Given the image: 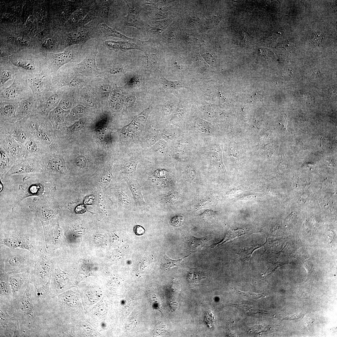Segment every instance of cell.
Masks as SVG:
<instances>
[{"mask_svg": "<svg viewBox=\"0 0 337 337\" xmlns=\"http://www.w3.org/2000/svg\"><path fill=\"white\" fill-rule=\"evenodd\" d=\"M1 305L17 319V337H50L47 301L39 296L32 283L13 297L7 306Z\"/></svg>", "mask_w": 337, "mask_h": 337, "instance_id": "obj_1", "label": "cell"}, {"mask_svg": "<svg viewBox=\"0 0 337 337\" xmlns=\"http://www.w3.org/2000/svg\"><path fill=\"white\" fill-rule=\"evenodd\" d=\"M46 249H42L35 256L34 267L31 271V283L39 296L46 300L49 295L53 265Z\"/></svg>", "mask_w": 337, "mask_h": 337, "instance_id": "obj_2", "label": "cell"}, {"mask_svg": "<svg viewBox=\"0 0 337 337\" xmlns=\"http://www.w3.org/2000/svg\"><path fill=\"white\" fill-rule=\"evenodd\" d=\"M8 248L6 253L1 252L0 272L8 274L30 273L34 266L35 256L25 249Z\"/></svg>", "mask_w": 337, "mask_h": 337, "instance_id": "obj_3", "label": "cell"}, {"mask_svg": "<svg viewBox=\"0 0 337 337\" xmlns=\"http://www.w3.org/2000/svg\"><path fill=\"white\" fill-rule=\"evenodd\" d=\"M26 122L31 135L38 140L48 152L57 151L54 130L48 117L32 116L27 119Z\"/></svg>", "mask_w": 337, "mask_h": 337, "instance_id": "obj_4", "label": "cell"}, {"mask_svg": "<svg viewBox=\"0 0 337 337\" xmlns=\"http://www.w3.org/2000/svg\"><path fill=\"white\" fill-rule=\"evenodd\" d=\"M52 77L47 69L37 74L26 75L27 84L32 92L38 106L44 103L53 93L51 89Z\"/></svg>", "mask_w": 337, "mask_h": 337, "instance_id": "obj_5", "label": "cell"}, {"mask_svg": "<svg viewBox=\"0 0 337 337\" xmlns=\"http://www.w3.org/2000/svg\"><path fill=\"white\" fill-rule=\"evenodd\" d=\"M0 101L12 100L20 102L33 96L28 85L26 75L19 71L12 83L8 87L0 88Z\"/></svg>", "mask_w": 337, "mask_h": 337, "instance_id": "obj_6", "label": "cell"}, {"mask_svg": "<svg viewBox=\"0 0 337 337\" xmlns=\"http://www.w3.org/2000/svg\"><path fill=\"white\" fill-rule=\"evenodd\" d=\"M0 244L10 248L27 250L35 256L41 251L37 248L36 243L30 235L26 234L15 233L1 235Z\"/></svg>", "mask_w": 337, "mask_h": 337, "instance_id": "obj_7", "label": "cell"}, {"mask_svg": "<svg viewBox=\"0 0 337 337\" xmlns=\"http://www.w3.org/2000/svg\"><path fill=\"white\" fill-rule=\"evenodd\" d=\"M26 120L23 119L15 122L0 121V131L10 135L23 145L32 136Z\"/></svg>", "mask_w": 337, "mask_h": 337, "instance_id": "obj_8", "label": "cell"}, {"mask_svg": "<svg viewBox=\"0 0 337 337\" xmlns=\"http://www.w3.org/2000/svg\"><path fill=\"white\" fill-rule=\"evenodd\" d=\"M56 152H47L38 158L43 172L66 174L67 170L64 158Z\"/></svg>", "mask_w": 337, "mask_h": 337, "instance_id": "obj_9", "label": "cell"}, {"mask_svg": "<svg viewBox=\"0 0 337 337\" xmlns=\"http://www.w3.org/2000/svg\"><path fill=\"white\" fill-rule=\"evenodd\" d=\"M43 172L42 166L38 158L22 156L16 161L7 173V175L29 173Z\"/></svg>", "mask_w": 337, "mask_h": 337, "instance_id": "obj_10", "label": "cell"}, {"mask_svg": "<svg viewBox=\"0 0 337 337\" xmlns=\"http://www.w3.org/2000/svg\"><path fill=\"white\" fill-rule=\"evenodd\" d=\"M10 60L15 66L22 69L20 71L27 75L37 74L46 69L39 65V60L35 57L25 55L14 56L10 58Z\"/></svg>", "mask_w": 337, "mask_h": 337, "instance_id": "obj_11", "label": "cell"}, {"mask_svg": "<svg viewBox=\"0 0 337 337\" xmlns=\"http://www.w3.org/2000/svg\"><path fill=\"white\" fill-rule=\"evenodd\" d=\"M18 327L17 319L0 305V337H17Z\"/></svg>", "mask_w": 337, "mask_h": 337, "instance_id": "obj_12", "label": "cell"}, {"mask_svg": "<svg viewBox=\"0 0 337 337\" xmlns=\"http://www.w3.org/2000/svg\"><path fill=\"white\" fill-rule=\"evenodd\" d=\"M0 145L4 148L14 162L22 156V145L10 135L1 131Z\"/></svg>", "mask_w": 337, "mask_h": 337, "instance_id": "obj_13", "label": "cell"}, {"mask_svg": "<svg viewBox=\"0 0 337 337\" xmlns=\"http://www.w3.org/2000/svg\"><path fill=\"white\" fill-rule=\"evenodd\" d=\"M73 58V53L70 50L54 54L48 58V66L47 69L53 76L60 67L71 62Z\"/></svg>", "mask_w": 337, "mask_h": 337, "instance_id": "obj_14", "label": "cell"}, {"mask_svg": "<svg viewBox=\"0 0 337 337\" xmlns=\"http://www.w3.org/2000/svg\"><path fill=\"white\" fill-rule=\"evenodd\" d=\"M22 156L38 158L48 151L36 138L31 136L23 145Z\"/></svg>", "mask_w": 337, "mask_h": 337, "instance_id": "obj_15", "label": "cell"}, {"mask_svg": "<svg viewBox=\"0 0 337 337\" xmlns=\"http://www.w3.org/2000/svg\"><path fill=\"white\" fill-rule=\"evenodd\" d=\"M38 108L37 103L32 96L19 102L16 113V121L36 116Z\"/></svg>", "mask_w": 337, "mask_h": 337, "instance_id": "obj_16", "label": "cell"}, {"mask_svg": "<svg viewBox=\"0 0 337 337\" xmlns=\"http://www.w3.org/2000/svg\"><path fill=\"white\" fill-rule=\"evenodd\" d=\"M30 272L9 274V282L13 298L25 289L31 283Z\"/></svg>", "mask_w": 337, "mask_h": 337, "instance_id": "obj_17", "label": "cell"}, {"mask_svg": "<svg viewBox=\"0 0 337 337\" xmlns=\"http://www.w3.org/2000/svg\"><path fill=\"white\" fill-rule=\"evenodd\" d=\"M19 102L12 100L0 101V121L16 122Z\"/></svg>", "mask_w": 337, "mask_h": 337, "instance_id": "obj_18", "label": "cell"}, {"mask_svg": "<svg viewBox=\"0 0 337 337\" xmlns=\"http://www.w3.org/2000/svg\"><path fill=\"white\" fill-rule=\"evenodd\" d=\"M9 276L6 273L0 272V305L5 306L8 305L13 299Z\"/></svg>", "mask_w": 337, "mask_h": 337, "instance_id": "obj_19", "label": "cell"}, {"mask_svg": "<svg viewBox=\"0 0 337 337\" xmlns=\"http://www.w3.org/2000/svg\"><path fill=\"white\" fill-rule=\"evenodd\" d=\"M60 99L58 93L53 92L44 103L38 106L36 116L48 117L49 113L58 106Z\"/></svg>", "mask_w": 337, "mask_h": 337, "instance_id": "obj_20", "label": "cell"}, {"mask_svg": "<svg viewBox=\"0 0 337 337\" xmlns=\"http://www.w3.org/2000/svg\"><path fill=\"white\" fill-rule=\"evenodd\" d=\"M69 112L70 110H65L58 106L49 113L48 118L54 130L63 125Z\"/></svg>", "mask_w": 337, "mask_h": 337, "instance_id": "obj_21", "label": "cell"}, {"mask_svg": "<svg viewBox=\"0 0 337 337\" xmlns=\"http://www.w3.org/2000/svg\"><path fill=\"white\" fill-rule=\"evenodd\" d=\"M128 4V13L124 18V24L126 26L134 27L139 29H142L144 24L139 18L138 9L131 3Z\"/></svg>", "mask_w": 337, "mask_h": 337, "instance_id": "obj_22", "label": "cell"}, {"mask_svg": "<svg viewBox=\"0 0 337 337\" xmlns=\"http://www.w3.org/2000/svg\"><path fill=\"white\" fill-rule=\"evenodd\" d=\"M105 43L109 49L115 51H125L133 49L141 50V41L139 40H138L136 43L110 40L105 41Z\"/></svg>", "mask_w": 337, "mask_h": 337, "instance_id": "obj_23", "label": "cell"}, {"mask_svg": "<svg viewBox=\"0 0 337 337\" xmlns=\"http://www.w3.org/2000/svg\"><path fill=\"white\" fill-rule=\"evenodd\" d=\"M127 183L137 205L140 207L146 206V203L144 200L141 189L139 182L135 180H128Z\"/></svg>", "mask_w": 337, "mask_h": 337, "instance_id": "obj_24", "label": "cell"}, {"mask_svg": "<svg viewBox=\"0 0 337 337\" xmlns=\"http://www.w3.org/2000/svg\"><path fill=\"white\" fill-rule=\"evenodd\" d=\"M0 151V174L2 176L7 173L14 162L11 159L6 150L1 145Z\"/></svg>", "mask_w": 337, "mask_h": 337, "instance_id": "obj_25", "label": "cell"}, {"mask_svg": "<svg viewBox=\"0 0 337 337\" xmlns=\"http://www.w3.org/2000/svg\"><path fill=\"white\" fill-rule=\"evenodd\" d=\"M160 76V81L164 88L177 96H179L178 90L180 88H188L180 81H172L167 80L162 75Z\"/></svg>", "mask_w": 337, "mask_h": 337, "instance_id": "obj_26", "label": "cell"}, {"mask_svg": "<svg viewBox=\"0 0 337 337\" xmlns=\"http://www.w3.org/2000/svg\"><path fill=\"white\" fill-rule=\"evenodd\" d=\"M12 68H1L0 74V88L4 87L5 85L9 81L14 80L16 75L19 72Z\"/></svg>", "mask_w": 337, "mask_h": 337, "instance_id": "obj_27", "label": "cell"}, {"mask_svg": "<svg viewBox=\"0 0 337 337\" xmlns=\"http://www.w3.org/2000/svg\"><path fill=\"white\" fill-rule=\"evenodd\" d=\"M100 27L103 33L106 36L115 37L134 42H136L138 40L126 37L116 31L115 29L109 27L105 23L100 24Z\"/></svg>", "mask_w": 337, "mask_h": 337, "instance_id": "obj_28", "label": "cell"}, {"mask_svg": "<svg viewBox=\"0 0 337 337\" xmlns=\"http://www.w3.org/2000/svg\"><path fill=\"white\" fill-rule=\"evenodd\" d=\"M107 132V129L102 123L96 125L94 130L95 135L97 140L102 144H107L110 141V135Z\"/></svg>", "mask_w": 337, "mask_h": 337, "instance_id": "obj_29", "label": "cell"}, {"mask_svg": "<svg viewBox=\"0 0 337 337\" xmlns=\"http://www.w3.org/2000/svg\"><path fill=\"white\" fill-rule=\"evenodd\" d=\"M246 232V231L243 228L229 230L222 241L214 244L211 248L218 247L227 241L245 234Z\"/></svg>", "mask_w": 337, "mask_h": 337, "instance_id": "obj_30", "label": "cell"}, {"mask_svg": "<svg viewBox=\"0 0 337 337\" xmlns=\"http://www.w3.org/2000/svg\"><path fill=\"white\" fill-rule=\"evenodd\" d=\"M95 52L93 55L86 57L79 64L80 68L83 71H90L97 70L95 61Z\"/></svg>", "mask_w": 337, "mask_h": 337, "instance_id": "obj_31", "label": "cell"}, {"mask_svg": "<svg viewBox=\"0 0 337 337\" xmlns=\"http://www.w3.org/2000/svg\"><path fill=\"white\" fill-rule=\"evenodd\" d=\"M86 112V108L82 105H78L73 108L66 116L65 123L71 122L76 118L83 115Z\"/></svg>", "mask_w": 337, "mask_h": 337, "instance_id": "obj_32", "label": "cell"}, {"mask_svg": "<svg viewBox=\"0 0 337 337\" xmlns=\"http://www.w3.org/2000/svg\"><path fill=\"white\" fill-rule=\"evenodd\" d=\"M262 246V245L257 244L244 247L239 252L238 256L243 261L248 262L253 252Z\"/></svg>", "mask_w": 337, "mask_h": 337, "instance_id": "obj_33", "label": "cell"}, {"mask_svg": "<svg viewBox=\"0 0 337 337\" xmlns=\"http://www.w3.org/2000/svg\"><path fill=\"white\" fill-rule=\"evenodd\" d=\"M191 254H190L181 259L176 260L171 259L168 257L166 255H164L161 260V264L162 267L164 269L167 270L171 267L177 266L183 261L184 258L188 257Z\"/></svg>", "mask_w": 337, "mask_h": 337, "instance_id": "obj_34", "label": "cell"}, {"mask_svg": "<svg viewBox=\"0 0 337 337\" xmlns=\"http://www.w3.org/2000/svg\"><path fill=\"white\" fill-rule=\"evenodd\" d=\"M207 240V239L204 237L197 238L191 236L188 241L189 247L191 249L195 250L204 245Z\"/></svg>", "mask_w": 337, "mask_h": 337, "instance_id": "obj_35", "label": "cell"}, {"mask_svg": "<svg viewBox=\"0 0 337 337\" xmlns=\"http://www.w3.org/2000/svg\"><path fill=\"white\" fill-rule=\"evenodd\" d=\"M72 105L71 98L67 96L63 97L60 100L58 106L66 111L69 110Z\"/></svg>", "mask_w": 337, "mask_h": 337, "instance_id": "obj_36", "label": "cell"}, {"mask_svg": "<svg viewBox=\"0 0 337 337\" xmlns=\"http://www.w3.org/2000/svg\"><path fill=\"white\" fill-rule=\"evenodd\" d=\"M76 164L78 167L84 168L87 166L88 161L86 158L83 155L78 156L75 160Z\"/></svg>", "mask_w": 337, "mask_h": 337, "instance_id": "obj_37", "label": "cell"}, {"mask_svg": "<svg viewBox=\"0 0 337 337\" xmlns=\"http://www.w3.org/2000/svg\"><path fill=\"white\" fill-rule=\"evenodd\" d=\"M184 217L182 215H178L172 218L170 221L171 224L173 226L178 227L182 225Z\"/></svg>", "mask_w": 337, "mask_h": 337, "instance_id": "obj_38", "label": "cell"}, {"mask_svg": "<svg viewBox=\"0 0 337 337\" xmlns=\"http://www.w3.org/2000/svg\"><path fill=\"white\" fill-rule=\"evenodd\" d=\"M217 212L212 210H208L199 215L200 217L205 220H209L214 217L216 215Z\"/></svg>", "mask_w": 337, "mask_h": 337, "instance_id": "obj_39", "label": "cell"}, {"mask_svg": "<svg viewBox=\"0 0 337 337\" xmlns=\"http://www.w3.org/2000/svg\"><path fill=\"white\" fill-rule=\"evenodd\" d=\"M184 111L182 108H180L179 106L177 110L175 115L174 116V120L176 121H179L181 120L184 115Z\"/></svg>", "mask_w": 337, "mask_h": 337, "instance_id": "obj_40", "label": "cell"}, {"mask_svg": "<svg viewBox=\"0 0 337 337\" xmlns=\"http://www.w3.org/2000/svg\"><path fill=\"white\" fill-rule=\"evenodd\" d=\"M304 266L306 271L308 275H310L313 270V265L310 261H308L304 264Z\"/></svg>", "mask_w": 337, "mask_h": 337, "instance_id": "obj_41", "label": "cell"}, {"mask_svg": "<svg viewBox=\"0 0 337 337\" xmlns=\"http://www.w3.org/2000/svg\"><path fill=\"white\" fill-rule=\"evenodd\" d=\"M134 230L135 234L138 236L142 235L145 232L144 228L139 225H135L134 227Z\"/></svg>", "mask_w": 337, "mask_h": 337, "instance_id": "obj_42", "label": "cell"}, {"mask_svg": "<svg viewBox=\"0 0 337 337\" xmlns=\"http://www.w3.org/2000/svg\"><path fill=\"white\" fill-rule=\"evenodd\" d=\"M136 164L133 163H127L125 166V168L126 171L129 173L134 172L135 170Z\"/></svg>", "mask_w": 337, "mask_h": 337, "instance_id": "obj_43", "label": "cell"}, {"mask_svg": "<svg viewBox=\"0 0 337 337\" xmlns=\"http://www.w3.org/2000/svg\"><path fill=\"white\" fill-rule=\"evenodd\" d=\"M241 295H245L248 297L254 298L255 299L260 298L262 296L261 294H254L249 292H244L241 291H237Z\"/></svg>", "mask_w": 337, "mask_h": 337, "instance_id": "obj_44", "label": "cell"}, {"mask_svg": "<svg viewBox=\"0 0 337 337\" xmlns=\"http://www.w3.org/2000/svg\"><path fill=\"white\" fill-rule=\"evenodd\" d=\"M83 100L84 103L86 106L90 107H93L94 106V103L90 97L85 96Z\"/></svg>", "mask_w": 337, "mask_h": 337, "instance_id": "obj_45", "label": "cell"}, {"mask_svg": "<svg viewBox=\"0 0 337 337\" xmlns=\"http://www.w3.org/2000/svg\"><path fill=\"white\" fill-rule=\"evenodd\" d=\"M112 177V174L110 173H109L103 176L100 180L102 183H107L110 181Z\"/></svg>", "mask_w": 337, "mask_h": 337, "instance_id": "obj_46", "label": "cell"}, {"mask_svg": "<svg viewBox=\"0 0 337 337\" xmlns=\"http://www.w3.org/2000/svg\"><path fill=\"white\" fill-rule=\"evenodd\" d=\"M123 71V69L122 68L116 67L111 69L109 72L111 74H115L121 72Z\"/></svg>", "mask_w": 337, "mask_h": 337, "instance_id": "obj_47", "label": "cell"}, {"mask_svg": "<svg viewBox=\"0 0 337 337\" xmlns=\"http://www.w3.org/2000/svg\"><path fill=\"white\" fill-rule=\"evenodd\" d=\"M75 211L77 213H82L85 211V208L83 205H81L76 207Z\"/></svg>", "mask_w": 337, "mask_h": 337, "instance_id": "obj_48", "label": "cell"}, {"mask_svg": "<svg viewBox=\"0 0 337 337\" xmlns=\"http://www.w3.org/2000/svg\"><path fill=\"white\" fill-rule=\"evenodd\" d=\"M99 88L100 90L103 92H107L109 91L110 89L109 85L105 84L101 85Z\"/></svg>", "mask_w": 337, "mask_h": 337, "instance_id": "obj_49", "label": "cell"}, {"mask_svg": "<svg viewBox=\"0 0 337 337\" xmlns=\"http://www.w3.org/2000/svg\"><path fill=\"white\" fill-rule=\"evenodd\" d=\"M121 197L124 203H126V204L129 203V202L128 200V198H127V196L125 194L123 193L122 194Z\"/></svg>", "mask_w": 337, "mask_h": 337, "instance_id": "obj_50", "label": "cell"}, {"mask_svg": "<svg viewBox=\"0 0 337 337\" xmlns=\"http://www.w3.org/2000/svg\"><path fill=\"white\" fill-rule=\"evenodd\" d=\"M255 198V197L254 195H248L246 197L245 196V197L243 198V199H249L253 198Z\"/></svg>", "mask_w": 337, "mask_h": 337, "instance_id": "obj_51", "label": "cell"}]
</instances>
